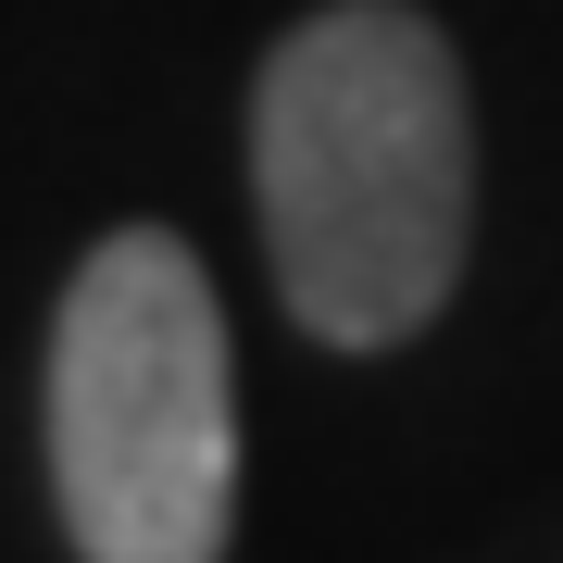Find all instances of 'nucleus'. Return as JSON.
I'll return each mask as SVG.
<instances>
[{"label": "nucleus", "instance_id": "f257e3e1", "mask_svg": "<svg viewBox=\"0 0 563 563\" xmlns=\"http://www.w3.org/2000/svg\"><path fill=\"white\" fill-rule=\"evenodd\" d=\"M251 201L301 339L388 351L451 301L476 239V101L413 0H325L263 51Z\"/></svg>", "mask_w": 563, "mask_h": 563}, {"label": "nucleus", "instance_id": "f03ea898", "mask_svg": "<svg viewBox=\"0 0 563 563\" xmlns=\"http://www.w3.org/2000/svg\"><path fill=\"white\" fill-rule=\"evenodd\" d=\"M51 501L88 563H225L239 363L176 225H113L51 313Z\"/></svg>", "mask_w": 563, "mask_h": 563}]
</instances>
